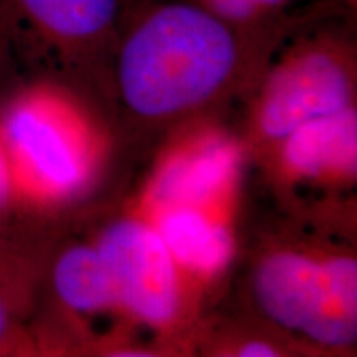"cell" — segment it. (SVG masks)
<instances>
[{
	"label": "cell",
	"instance_id": "cell-2",
	"mask_svg": "<svg viewBox=\"0 0 357 357\" xmlns=\"http://www.w3.org/2000/svg\"><path fill=\"white\" fill-rule=\"evenodd\" d=\"M261 311L281 328L319 346H351L357 336V263L351 257L316 260L276 252L253 280Z\"/></svg>",
	"mask_w": 357,
	"mask_h": 357
},
{
	"label": "cell",
	"instance_id": "cell-12",
	"mask_svg": "<svg viewBox=\"0 0 357 357\" xmlns=\"http://www.w3.org/2000/svg\"><path fill=\"white\" fill-rule=\"evenodd\" d=\"M13 184H15V176H13L10 159H8L6 147L0 141V208L10 199Z\"/></svg>",
	"mask_w": 357,
	"mask_h": 357
},
{
	"label": "cell",
	"instance_id": "cell-9",
	"mask_svg": "<svg viewBox=\"0 0 357 357\" xmlns=\"http://www.w3.org/2000/svg\"><path fill=\"white\" fill-rule=\"evenodd\" d=\"M178 268L199 276H212L234 257L230 231L208 218L199 207H167L155 227Z\"/></svg>",
	"mask_w": 357,
	"mask_h": 357
},
{
	"label": "cell",
	"instance_id": "cell-7",
	"mask_svg": "<svg viewBox=\"0 0 357 357\" xmlns=\"http://www.w3.org/2000/svg\"><path fill=\"white\" fill-rule=\"evenodd\" d=\"M287 166L303 177L356 172L357 116L354 108L301 124L283 139Z\"/></svg>",
	"mask_w": 357,
	"mask_h": 357
},
{
	"label": "cell",
	"instance_id": "cell-5",
	"mask_svg": "<svg viewBox=\"0 0 357 357\" xmlns=\"http://www.w3.org/2000/svg\"><path fill=\"white\" fill-rule=\"evenodd\" d=\"M119 0H0V32L8 48L60 60L89 53L113 32Z\"/></svg>",
	"mask_w": 357,
	"mask_h": 357
},
{
	"label": "cell",
	"instance_id": "cell-14",
	"mask_svg": "<svg viewBox=\"0 0 357 357\" xmlns=\"http://www.w3.org/2000/svg\"><path fill=\"white\" fill-rule=\"evenodd\" d=\"M236 354L245 356V357H270V356L273 357V356H278V352H276L275 346L268 344V342L250 341L247 344L240 347Z\"/></svg>",
	"mask_w": 357,
	"mask_h": 357
},
{
	"label": "cell",
	"instance_id": "cell-10",
	"mask_svg": "<svg viewBox=\"0 0 357 357\" xmlns=\"http://www.w3.org/2000/svg\"><path fill=\"white\" fill-rule=\"evenodd\" d=\"M52 281L60 301L77 312L95 314L119 305L113 275L98 247L78 245L61 253Z\"/></svg>",
	"mask_w": 357,
	"mask_h": 357
},
{
	"label": "cell",
	"instance_id": "cell-4",
	"mask_svg": "<svg viewBox=\"0 0 357 357\" xmlns=\"http://www.w3.org/2000/svg\"><path fill=\"white\" fill-rule=\"evenodd\" d=\"M98 250L113 275L118 303L136 319L166 328L181 306L178 266L155 227L116 220L102 231Z\"/></svg>",
	"mask_w": 357,
	"mask_h": 357
},
{
	"label": "cell",
	"instance_id": "cell-1",
	"mask_svg": "<svg viewBox=\"0 0 357 357\" xmlns=\"http://www.w3.org/2000/svg\"><path fill=\"white\" fill-rule=\"evenodd\" d=\"M252 29L189 0L151 7L119 45L123 100L147 118L181 113L208 100L248 61Z\"/></svg>",
	"mask_w": 357,
	"mask_h": 357
},
{
	"label": "cell",
	"instance_id": "cell-3",
	"mask_svg": "<svg viewBox=\"0 0 357 357\" xmlns=\"http://www.w3.org/2000/svg\"><path fill=\"white\" fill-rule=\"evenodd\" d=\"M352 91L351 55L344 45L331 38L298 45L268 79L261 131L283 141L301 124L352 108Z\"/></svg>",
	"mask_w": 357,
	"mask_h": 357
},
{
	"label": "cell",
	"instance_id": "cell-15",
	"mask_svg": "<svg viewBox=\"0 0 357 357\" xmlns=\"http://www.w3.org/2000/svg\"><path fill=\"white\" fill-rule=\"evenodd\" d=\"M8 53H10V48H8V43L6 37H3L2 32H0V66L3 65V61L7 60Z\"/></svg>",
	"mask_w": 357,
	"mask_h": 357
},
{
	"label": "cell",
	"instance_id": "cell-8",
	"mask_svg": "<svg viewBox=\"0 0 357 357\" xmlns=\"http://www.w3.org/2000/svg\"><path fill=\"white\" fill-rule=\"evenodd\" d=\"M238 151L227 139L205 141L172 159L153 185V197L164 208L199 207L218 194L234 177Z\"/></svg>",
	"mask_w": 357,
	"mask_h": 357
},
{
	"label": "cell",
	"instance_id": "cell-13",
	"mask_svg": "<svg viewBox=\"0 0 357 357\" xmlns=\"http://www.w3.org/2000/svg\"><path fill=\"white\" fill-rule=\"evenodd\" d=\"M13 324V306L8 294L0 287V349L6 344Z\"/></svg>",
	"mask_w": 357,
	"mask_h": 357
},
{
	"label": "cell",
	"instance_id": "cell-6",
	"mask_svg": "<svg viewBox=\"0 0 357 357\" xmlns=\"http://www.w3.org/2000/svg\"><path fill=\"white\" fill-rule=\"evenodd\" d=\"M2 144L10 162L20 164L50 194H68L84 181V162L68 129L47 105L20 101L2 121Z\"/></svg>",
	"mask_w": 357,
	"mask_h": 357
},
{
	"label": "cell",
	"instance_id": "cell-11",
	"mask_svg": "<svg viewBox=\"0 0 357 357\" xmlns=\"http://www.w3.org/2000/svg\"><path fill=\"white\" fill-rule=\"evenodd\" d=\"M220 19L242 26H257L291 0H189Z\"/></svg>",
	"mask_w": 357,
	"mask_h": 357
}]
</instances>
